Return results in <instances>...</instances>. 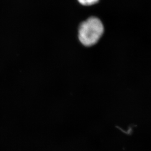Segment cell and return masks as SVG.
<instances>
[{
	"mask_svg": "<svg viewBox=\"0 0 151 151\" xmlns=\"http://www.w3.org/2000/svg\"><path fill=\"white\" fill-rule=\"evenodd\" d=\"M103 32L104 26L101 22L96 17H92L80 25L78 37L84 45L91 46L97 43Z\"/></svg>",
	"mask_w": 151,
	"mask_h": 151,
	"instance_id": "obj_1",
	"label": "cell"
},
{
	"mask_svg": "<svg viewBox=\"0 0 151 151\" xmlns=\"http://www.w3.org/2000/svg\"><path fill=\"white\" fill-rule=\"evenodd\" d=\"M79 2L83 5H92L96 4L99 0H78Z\"/></svg>",
	"mask_w": 151,
	"mask_h": 151,
	"instance_id": "obj_2",
	"label": "cell"
}]
</instances>
